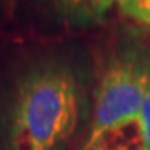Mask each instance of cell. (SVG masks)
<instances>
[{
  "instance_id": "obj_3",
  "label": "cell",
  "mask_w": 150,
  "mask_h": 150,
  "mask_svg": "<svg viewBox=\"0 0 150 150\" xmlns=\"http://www.w3.org/2000/svg\"><path fill=\"white\" fill-rule=\"evenodd\" d=\"M57 20L65 27L85 30L107 18L115 0H47Z\"/></svg>"
},
{
  "instance_id": "obj_7",
  "label": "cell",
  "mask_w": 150,
  "mask_h": 150,
  "mask_svg": "<svg viewBox=\"0 0 150 150\" xmlns=\"http://www.w3.org/2000/svg\"><path fill=\"white\" fill-rule=\"evenodd\" d=\"M5 2H15V0H5Z\"/></svg>"
},
{
  "instance_id": "obj_5",
  "label": "cell",
  "mask_w": 150,
  "mask_h": 150,
  "mask_svg": "<svg viewBox=\"0 0 150 150\" xmlns=\"http://www.w3.org/2000/svg\"><path fill=\"white\" fill-rule=\"evenodd\" d=\"M129 17L142 25L150 27V0H137L134 10L130 12Z\"/></svg>"
},
{
  "instance_id": "obj_4",
  "label": "cell",
  "mask_w": 150,
  "mask_h": 150,
  "mask_svg": "<svg viewBox=\"0 0 150 150\" xmlns=\"http://www.w3.org/2000/svg\"><path fill=\"white\" fill-rule=\"evenodd\" d=\"M139 130L144 142V150H150V47H149V75L144 90V98L139 113Z\"/></svg>"
},
{
  "instance_id": "obj_1",
  "label": "cell",
  "mask_w": 150,
  "mask_h": 150,
  "mask_svg": "<svg viewBox=\"0 0 150 150\" xmlns=\"http://www.w3.org/2000/svg\"><path fill=\"white\" fill-rule=\"evenodd\" d=\"M90 75L65 54L18 65L0 97V150H67L92 112Z\"/></svg>"
},
{
  "instance_id": "obj_2",
  "label": "cell",
  "mask_w": 150,
  "mask_h": 150,
  "mask_svg": "<svg viewBox=\"0 0 150 150\" xmlns=\"http://www.w3.org/2000/svg\"><path fill=\"white\" fill-rule=\"evenodd\" d=\"M147 75L149 47L132 43L108 57L92 90L90 122L83 140L139 122Z\"/></svg>"
},
{
  "instance_id": "obj_6",
  "label": "cell",
  "mask_w": 150,
  "mask_h": 150,
  "mask_svg": "<svg viewBox=\"0 0 150 150\" xmlns=\"http://www.w3.org/2000/svg\"><path fill=\"white\" fill-rule=\"evenodd\" d=\"M115 4L118 5L120 12H122L123 15H130V12L134 10L135 4H137V0H115Z\"/></svg>"
}]
</instances>
